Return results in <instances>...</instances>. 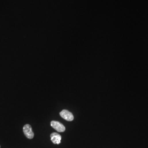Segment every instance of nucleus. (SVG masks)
<instances>
[{"instance_id":"obj_1","label":"nucleus","mask_w":148,"mask_h":148,"mask_svg":"<svg viewBox=\"0 0 148 148\" xmlns=\"http://www.w3.org/2000/svg\"><path fill=\"white\" fill-rule=\"evenodd\" d=\"M24 134L28 139H32L34 137V133L32 130L31 126L29 124H25L23 127Z\"/></svg>"},{"instance_id":"obj_2","label":"nucleus","mask_w":148,"mask_h":148,"mask_svg":"<svg viewBox=\"0 0 148 148\" xmlns=\"http://www.w3.org/2000/svg\"><path fill=\"white\" fill-rule=\"evenodd\" d=\"M51 125L54 129L58 132H63L65 130V126L58 121H52L51 122Z\"/></svg>"},{"instance_id":"obj_3","label":"nucleus","mask_w":148,"mask_h":148,"mask_svg":"<svg viewBox=\"0 0 148 148\" xmlns=\"http://www.w3.org/2000/svg\"><path fill=\"white\" fill-rule=\"evenodd\" d=\"M60 115L62 118L68 121H72L74 118L72 114L67 110H63L60 113Z\"/></svg>"},{"instance_id":"obj_4","label":"nucleus","mask_w":148,"mask_h":148,"mask_svg":"<svg viewBox=\"0 0 148 148\" xmlns=\"http://www.w3.org/2000/svg\"><path fill=\"white\" fill-rule=\"evenodd\" d=\"M51 139L53 143L55 144H59L61 142V136L58 133H52L51 134Z\"/></svg>"},{"instance_id":"obj_5","label":"nucleus","mask_w":148,"mask_h":148,"mask_svg":"<svg viewBox=\"0 0 148 148\" xmlns=\"http://www.w3.org/2000/svg\"><path fill=\"white\" fill-rule=\"evenodd\" d=\"M0 148H1V145H0Z\"/></svg>"}]
</instances>
